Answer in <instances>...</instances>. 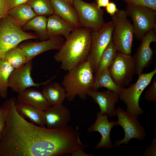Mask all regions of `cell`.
<instances>
[{
    "label": "cell",
    "mask_w": 156,
    "mask_h": 156,
    "mask_svg": "<svg viewBox=\"0 0 156 156\" xmlns=\"http://www.w3.org/2000/svg\"><path fill=\"white\" fill-rule=\"evenodd\" d=\"M17 102L12 97L0 107L5 123L1 133L0 156H56L60 142L57 130L27 121L17 112Z\"/></svg>",
    "instance_id": "1"
},
{
    "label": "cell",
    "mask_w": 156,
    "mask_h": 156,
    "mask_svg": "<svg viewBox=\"0 0 156 156\" xmlns=\"http://www.w3.org/2000/svg\"><path fill=\"white\" fill-rule=\"evenodd\" d=\"M91 32L88 29L79 27L65 38L63 45L54 56L61 63L62 69L68 71L86 61L91 44Z\"/></svg>",
    "instance_id": "2"
},
{
    "label": "cell",
    "mask_w": 156,
    "mask_h": 156,
    "mask_svg": "<svg viewBox=\"0 0 156 156\" xmlns=\"http://www.w3.org/2000/svg\"><path fill=\"white\" fill-rule=\"evenodd\" d=\"M94 78L92 68L87 61L68 71L61 83L65 90L68 101L72 102L77 96L86 99L87 92L92 89Z\"/></svg>",
    "instance_id": "3"
},
{
    "label": "cell",
    "mask_w": 156,
    "mask_h": 156,
    "mask_svg": "<svg viewBox=\"0 0 156 156\" xmlns=\"http://www.w3.org/2000/svg\"><path fill=\"white\" fill-rule=\"evenodd\" d=\"M127 16L125 10H120L112 16L114 24L112 38L118 52L131 55L134 31L133 25Z\"/></svg>",
    "instance_id": "4"
},
{
    "label": "cell",
    "mask_w": 156,
    "mask_h": 156,
    "mask_svg": "<svg viewBox=\"0 0 156 156\" xmlns=\"http://www.w3.org/2000/svg\"><path fill=\"white\" fill-rule=\"evenodd\" d=\"M156 73V68L151 72L139 75L137 81L129 87L124 88L119 94V98L126 106V111L138 118L144 113L139 105L140 96L144 90L151 83Z\"/></svg>",
    "instance_id": "5"
},
{
    "label": "cell",
    "mask_w": 156,
    "mask_h": 156,
    "mask_svg": "<svg viewBox=\"0 0 156 156\" xmlns=\"http://www.w3.org/2000/svg\"><path fill=\"white\" fill-rule=\"evenodd\" d=\"M125 10L133 22L136 39L141 41L150 31H156V11L145 6L130 5H127Z\"/></svg>",
    "instance_id": "6"
},
{
    "label": "cell",
    "mask_w": 156,
    "mask_h": 156,
    "mask_svg": "<svg viewBox=\"0 0 156 156\" xmlns=\"http://www.w3.org/2000/svg\"><path fill=\"white\" fill-rule=\"evenodd\" d=\"M38 38L37 36L25 32L14 24L7 14L0 20V59L7 51L21 42Z\"/></svg>",
    "instance_id": "7"
},
{
    "label": "cell",
    "mask_w": 156,
    "mask_h": 156,
    "mask_svg": "<svg viewBox=\"0 0 156 156\" xmlns=\"http://www.w3.org/2000/svg\"><path fill=\"white\" fill-rule=\"evenodd\" d=\"M73 6L81 27L91 32L96 31L101 29L105 23L103 10L98 8L95 2L87 3L82 0H73Z\"/></svg>",
    "instance_id": "8"
},
{
    "label": "cell",
    "mask_w": 156,
    "mask_h": 156,
    "mask_svg": "<svg viewBox=\"0 0 156 156\" xmlns=\"http://www.w3.org/2000/svg\"><path fill=\"white\" fill-rule=\"evenodd\" d=\"M114 27V23L111 21L105 23L99 30L91 32V44L86 61L95 74L97 70L102 55L112 39Z\"/></svg>",
    "instance_id": "9"
},
{
    "label": "cell",
    "mask_w": 156,
    "mask_h": 156,
    "mask_svg": "<svg viewBox=\"0 0 156 156\" xmlns=\"http://www.w3.org/2000/svg\"><path fill=\"white\" fill-rule=\"evenodd\" d=\"M108 70L118 86L122 88L129 86L135 73V63L133 56L118 52Z\"/></svg>",
    "instance_id": "10"
},
{
    "label": "cell",
    "mask_w": 156,
    "mask_h": 156,
    "mask_svg": "<svg viewBox=\"0 0 156 156\" xmlns=\"http://www.w3.org/2000/svg\"><path fill=\"white\" fill-rule=\"evenodd\" d=\"M115 110L118 117L117 125L123 128L125 136L122 139L115 141L114 146L118 147L122 144L128 145L130 140L133 139L139 141L144 140L146 135V131L138 118L121 107H118Z\"/></svg>",
    "instance_id": "11"
},
{
    "label": "cell",
    "mask_w": 156,
    "mask_h": 156,
    "mask_svg": "<svg viewBox=\"0 0 156 156\" xmlns=\"http://www.w3.org/2000/svg\"><path fill=\"white\" fill-rule=\"evenodd\" d=\"M33 63L31 61L21 67L14 69L10 74L8 80V86L12 91L18 94L24 90L31 87H38L40 86L49 83L55 78L56 74L53 77L44 82L36 83L31 76Z\"/></svg>",
    "instance_id": "12"
},
{
    "label": "cell",
    "mask_w": 156,
    "mask_h": 156,
    "mask_svg": "<svg viewBox=\"0 0 156 156\" xmlns=\"http://www.w3.org/2000/svg\"><path fill=\"white\" fill-rule=\"evenodd\" d=\"M156 34L154 30L148 32L133 56L135 63V73L138 75L142 74L144 68L148 67L153 61L154 53L150 44L152 42H156Z\"/></svg>",
    "instance_id": "13"
},
{
    "label": "cell",
    "mask_w": 156,
    "mask_h": 156,
    "mask_svg": "<svg viewBox=\"0 0 156 156\" xmlns=\"http://www.w3.org/2000/svg\"><path fill=\"white\" fill-rule=\"evenodd\" d=\"M116 126L117 120L109 121L107 115L103 114L100 111L97 113L95 122L88 129L89 133L97 131L101 135V140L95 148L109 149L115 147L112 142L110 134L112 128Z\"/></svg>",
    "instance_id": "14"
},
{
    "label": "cell",
    "mask_w": 156,
    "mask_h": 156,
    "mask_svg": "<svg viewBox=\"0 0 156 156\" xmlns=\"http://www.w3.org/2000/svg\"><path fill=\"white\" fill-rule=\"evenodd\" d=\"M65 40L62 36H57L40 42L24 43L18 46L24 52L27 62L31 61L36 56L51 49L59 50Z\"/></svg>",
    "instance_id": "15"
},
{
    "label": "cell",
    "mask_w": 156,
    "mask_h": 156,
    "mask_svg": "<svg viewBox=\"0 0 156 156\" xmlns=\"http://www.w3.org/2000/svg\"><path fill=\"white\" fill-rule=\"evenodd\" d=\"M87 94L98 104L101 113L106 114L110 118L116 116L115 106L119 99L118 93L108 90L99 91L91 89Z\"/></svg>",
    "instance_id": "16"
},
{
    "label": "cell",
    "mask_w": 156,
    "mask_h": 156,
    "mask_svg": "<svg viewBox=\"0 0 156 156\" xmlns=\"http://www.w3.org/2000/svg\"><path fill=\"white\" fill-rule=\"evenodd\" d=\"M44 117L47 128L58 129L68 125L71 114L69 109L62 103L51 106L44 111Z\"/></svg>",
    "instance_id": "17"
},
{
    "label": "cell",
    "mask_w": 156,
    "mask_h": 156,
    "mask_svg": "<svg viewBox=\"0 0 156 156\" xmlns=\"http://www.w3.org/2000/svg\"><path fill=\"white\" fill-rule=\"evenodd\" d=\"M17 100L18 103L30 105L43 111L51 106L42 91L31 88L19 93Z\"/></svg>",
    "instance_id": "18"
},
{
    "label": "cell",
    "mask_w": 156,
    "mask_h": 156,
    "mask_svg": "<svg viewBox=\"0 0 156 156\" xmlns=\"http://www.w3.org/2000/svg\"><path fill=\"white\" fill-rule=\"evenodd\" d=\"M47 28L49 39L62 36L66 38L75 29L66 21L54 14L47 18Z\"/></svg>",
    "instance_id": "19"
},
{
    "label": "cell",
    "mask_w": 156,
    "mask_h": 156,
    "mask_svg": "<svg viewBox=\"0 0 156 156\" xmlns=\"http://www.w3.org/2000/svg\"><path fill=\"white\" fill-rule=\"evenodd\" d=\"M54 14L59 16L75 28L81 27L76 11L73 5L65 0H50Z\"/></svg>",
    "instance_id": "20"
},
{
    "label": "cell",
    "mask_w": 156,
    "mask_h": 156,
    "mask_svg": "<svg viewBox=\"0 0 156 156\" xmlns=\"http://www.w3.org/2000/svg\"><path fill=\"white\" fill-rule=\"evenodd\" d=\"M7 14L14 24L21 27H23L28 22L37 15L27 3L18 5L10 9Z\"/></svg>",
    "instance_id": "21"
},
{
    "label": "cell",
    "mask_w": 156,
    "mask_h": 156,
    "mask_svg": "<svg viewBox=\"0 0 156 156\" xmlns=\"http://www.w3.org/2000/svg\"><path fill=\"white\" fill-rule=\"evenodd\" d=\"M42 92L51 106L63 103L66 98V92L60 83H49L43 86Z\"/></svg>",
    "instance_id": "22"
},
{
    "label": "cell",
    "mask_w": 156,
    "mask_h": 156,
    "mask_svg": "<svg viewBox=\"0 0 156 156\" xmlns=\"http://www.w3.org/2000/svg\"><path fill=\"white\" fill-rule=\"evenodd\" d=\"M18 114L24 119H28L33 123L41 127L45 125L44 111L36 109L30 105L18 103L16 105Z\"/></svg>",
    "instance_id": "23"
},
{
    "label": "cell",
    "mask_w": 156,
    "mask_h": 156,
    "mask_svg": "<svg viewBox=\"0 0 156 156\" xmlns=\"http://www.w3.org/2000/svg\"><path fill=\"white\" fill-rule=\"evenodd\" d=\"M47 18L44 15H36L23 27L25 30L35 31L42 41L49 39L47 31Z\"/></svg>",
    "instance_id": "24"
},
{
    "label": "cell",
    "mask_w": 156,
    "mask_h": 156,
    "mask_svg": "<svg viewBox=\"0 0 156 156\" xmlns=\"http://www.w3.org/2000/svg\"><path fill=\"white\" fill-rule=\"evenodd\" d=\"M94 76V81L92 89L98 90L101 88H105L108 90L116 92L119 95L124 88L118 86L114 82L108 69L104 70Z\"/></svg>",
    "instance_id": "25"
},
{
    "label": "cell",
    "mask_w": 156,
    "mask_h": 156,
    "mask_svg": "<svg viewBox=\"0 0 156 156\" xmlns=\"http://www.w3.org/2000/svg\"><path fill=\"white\" fill-rule=\"evenodd\" d=\"M14 69L19 68L27 63V59L24 51L18 46L13 47L7 51L1 58Z\"/></svg>",
    "instance_id": "26"
},
{
    "label": "cell",
    "mask_w": 156,
    "mask_h": 156,
    "mask_svg": "<svg viewBox=\"0 0 156 156\" xmlns=\"http://www.w3.org/2000/svg\"><path fill=\"white\" fill-rule=\"evenodd\" d=\"M118 53L112 38L102 55L99 61L98 69L95 76L100 74L105 69H109Z\"/></svg>",
    "instance_id": "27"
},
{
    "label": "cell",
    "mask_w": 156,
    "mask_h": 156,
    "mask_svg": "<svg viewBox=\"0 0 156 156\" xmlns=\"http://www.w3.org/2000/svg\"><path fill=\"white\" fill-rule=\"evenodd\" d=\"M14 68L8 62L0 59V97L6 98L8 95V80Z\"/></svg>",
    "instance_id": "28"
},
{
    "label": "cell",
    "mask_w": 156,
    "mask_h": 156,
    "mask_svg": "<svg viewBox=\"0 0 156 156\" xmlns=\"http://www.w3.org/2000/svg\"><path fill=\"white\" fill-rule=\"evenodd\" d=\"M37 15H51L54 14L50 0H29L26 3Z\"/></svg>",
    "instance_id": "29"
},
{
    "label": "cell",
    "mask_w": 156,
    "mask_h": 156,
    "mask_svg": "<svg viewBox=\"0 0 156 156\" xmlns=\"http://www.w3.org/2000/svg\"><path fill=\"white\" fill-rule=\"evenodd\" d=\"M127 5L146 7L156 11V0H122Z\"/></svg>",
    "instance_id": "30"
},
{
    "label": "cell",
    "mask_w": 156,
    "mask_h": 156,
    "mask_svg": "<svg viewBox=\"0 0 156 156\" xmlns=\"http://www.w3.org/2000/svg\"><path fill=\"white\" fill-rule=\"evenodd\" d=\"M145 99L148 102H156V82L154 78L153 83L144 94Z\"/></svg>",
    "instance_id": "31"
},
{
    "label": "cell",
    "mask_w": 156,
    "mask_h": 156,
    "mask_svg": "<svg viewBox=\"0 0 156 156\" xmlns=\"http://www.w3.org/2000/svg\"><path fill=\"white\" fill-rule=\"evenodd\" d=\"M144 156H156V138H153L151 143L145 148L143 153Z\"/></svg>",
    "instance_id": "32"
},
{
    "label": "cell",
    "mask_w": 156,
    "mask_h": 156,
    "mask_svg": "<svg viewBox=\"0 0 156 156\" xmlns=\"http://www.w3.org/2000/svg\"><path fill=\"white\" fill-rule=\"evenodd\" d=\"M9 10L8 0H0V20L7 14Z\"/></svg>",
    "instance_id": "33"
},
{
    "label": "cell",
    "mask_w": 156,
    "mask_h": 156,
    "mask_svg": "<svg viewBox=\"0 0 156 156\" xmlns=\"http://www.w3.org/2000/svg\"><path fill=\"white\" fill-rule=\"evenodd\" d=\"M119 10L117 8L115 3L113 2H109L105 8L107 12L112 16L114 15Z\"/></svg>",
    "instance_id": "34"
},
{
    "label": "cell",
    "mask_w": 156,
    "mask_h": 156,
    "mask_svg": "<svg viewBox=\"0 0 156 156\" xmlns=\"http://www.w3.org/2000/svg\"><path fill=\"white\" fill-rule=\"evenodd\" d=\"M5 123V118L2 108L0 107V132L1 133L3 130Z\"/></svg>",
    "instance_id": "35"
},
{
    "label": "cell",
    "mask_w": 156,
    "mask_h": 156,
    "mask_svg": "<svg viewBox=\"0 0 156 156\" xmlns=\"http://www.w3.org/2000/svg\"><path fill=\"white\" fill-rule=\"evenodd\" d=\"M29 0H8L9 10L17 5L26 3Z\"/></svg>",
    "instance_id": "36"
},
{
    "label": "cell",
    "mask_w": 156,
    "mask_h": 156,
    "mask_svg": "<svg viewBox=\"0 0 156 156\" xmlns=\"http://www.w3.org/2000/svg\"><path fill=\"white\" fill-rule=\"evenodd\" d=\"M72 156H93V154H89L85 153L84 149H78L74 151L71 153Z\"/></svg>",
    "instance_id": "37"
},
{
    "label": "cell",
    "mask_w": 156,
    "mask_h": 156,
    "mask_svg": "<svg viewBox=\"0 0 156 156\" xmlns=\"http://www.w3.org/2000/svg\"><path fill=\"white\" fill-rule=\"evenodd\" d=\"M98 7H106L109 2L110 0H95Z\"/></svg>",
    "instance_id": "38"
},
{
    "label": "cell",
    "mask_w": 156,
    "mask_h": 156,
    "mask_svg": "<svg viewBox=\"0 0 156 156\" xmlns=\"http://www.w3.org/2000/svg\"><path fill=\"white\" fill-rule=\"evenodd\" d=\"M72 5H73V0H65Z\"/></svg>",
    "instance_id": "39"
},
{
    "label": "cell",
    "mask_w": 156,
    "mask_h": 156,
    "mask_svg": "<svg viewBox=\"0 0 156 156\" xmlns=\"http://www.w3.org/2000/svg\"><path fill=\"white\" fill-rule=\"evenodd\" d=\"M1 137H2L1 133V132H0V142L1 138Z\"/></svg>",
    "instance_id": "40"
}]
</instances>
